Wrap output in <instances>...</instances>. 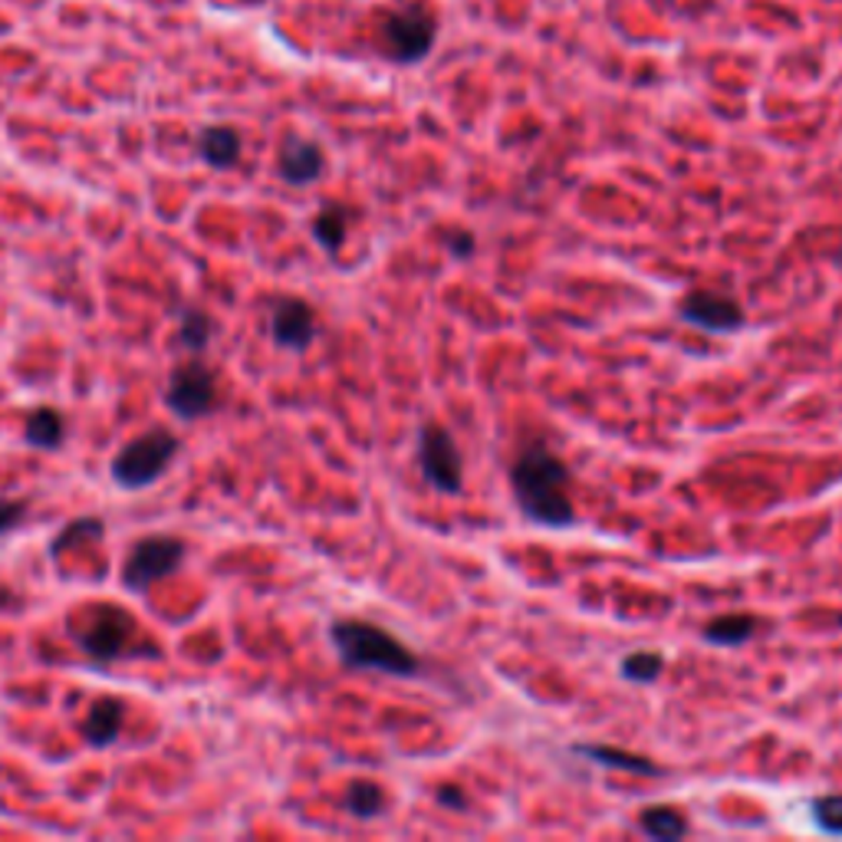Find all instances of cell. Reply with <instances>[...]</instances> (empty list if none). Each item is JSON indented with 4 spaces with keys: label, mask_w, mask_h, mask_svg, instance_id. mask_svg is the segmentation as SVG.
I'll return each mask as SVG.
<instances>
[{
    "label": "cell",
    "mask_w": 842,
    "mask_h": 842,
    "mask_svg": "<svg viewBox=\"0 0 842 842\" xmlns=\"http://www.w3.org/2000/svg\"><path fill=\"white\" fill-rule=\"evenodd\" d=\"M573 474L566 461H560L550 448L530 444L511 464V487L517 497V508L524 517L544 527H570L576 521L573 497H570Z\"/></svg>",
    "instance_id": "cell-1"
},
{
    "label": "cell",
    "mask_w": 842,
    "mask_h": 842,
    "mask_svg": "<svg viewBox=\"0 0 842 842\" xmlns=\"http://www.w3.org/2000/svg\"><path fill=\"white\" fill-rule=\"evenodd\" d=\"M329 642L335 655H340V661L356 671H382V675H395V679H415L422 671V658L402 638L363 619L332 622Z\"/></svg>",
    "instance_id": "cell-2"
},
{
    "label": "cell",
    "mask_w": 842,
    "mask_h": 842,
    "mask_svg": "<svg viewBox=\"0 0 842 842\" xmlns=\"http://www.w3.org/2000/svg\"><path fill=\"white\" fill-rule=\"evenodd\" d=\"M182 441L168 431V428H148L145 435L132 438L115 457H112V480L125 490H142V487H151L164 471L168 464L175 461Z\"/></svg>",
    "instance_id": "cell-3"
},
{
    "label": "cell",
    "mask_w": 842,
    "mask_h": 842,
    "mask_svg": "<svg viewBox=\"0 0 842 842\" xmlns=\"http://www.w3.org/2000/svg\"><path fill=\"white\" fill-rule=\"evenodd\" d=\"M182 563H185V544L179 537H161V534L142 537L122 563V583L132 593H145L158 579L179 573Z\"/></svg>",
    "instance_id": "cell-4"
},
{
    "label": "cell",
    "mask_w": 842,
    "mask_h": 842,
    "mask_svg": "<svg viewBox=\"0 0 842 842\" xmlns=\"http://www.w3.org/2000/svg\"><path fill=\"white\" fill-rule=\"evenodd\" d=\"M132 632H135L132 612H125V609L115 606V602H93L86 625L76 632V642H80V648H83L89 658H96V661H115V658L129 648Z\"/></svg>",
    "instance_id": "cell-5"
},
{
    "label": "cell",
    "mask_w": 842,
    "mask_h": 842,
    "mask_svg": "<svg viewBox=\"0 0 842 842\" xmlns=\"http://www.w3.org/2000/svg\"><path fill=\"white\" fill-rule=\"evenodd\" d=\"M418 464L425 480L441 493H461L464 487V461L448 428L428 422L418 438Z\"/></svg>",
    "instance_id": "cell-6"
},
{
    "label": "cell",
    "mask_w": 842,
    "mask_h": 842,
    "mask_svg": "<svg viewBox=\"0 0 842 842\" xmlns=\"http://www.w3.org/2000/svg\"><path fill=\"white\" fill-rule=\"evenodd\" d=\"M164 405L172 408L179 418L195 422L202 415H208L211 408H218V379L208 366L202 363H188L182 366L172 382H168L164 392Z\"/></svg>",
    "instance_id": "cell-7"
},
{
    "label": "cell",
    "mask_w": 842,
    "mask_h": 842,
    "mask_svg": "<svg viewBox=\"0 0 842 842\" xmlns=\"http://www.w3.org/2000/svg\"><path fill=\"white\" fill-rule=\"evenodd\" d=\"M382 44L395 63H418L435 47V21L418 11L389 14L382 24Z\"/></svg>",
    "instance_id": "cell-8"
},
{
    "label": "cell",
    "mask_w": 842,
    "mask_h": 842,
    "mask_svg": "<svg viewBox=\"0 0 842 842\" xmlns=\"http://www.w3.org/2000/svg\"><path fill=\"white\" fill-rule=\"evenodd\" d=\"M679 316L705 332H734L747 322L737 300H731L724 293H708V290H692L682 300Z\"/></svg>",
    "instance_id": "cell-9"
},
{
    "label": "cell",
    "mask_w": 842,
    "mask_h": 842,
    "mask_svg": "<svg viewBox=\"0 0 842 842\" xmlns=\"http://www.w3.org/2000/svg\"><path fill=\"white\" fill-rule=\"evenodd\" d=\"M270 332L277 346L283 350H293V353H303L313 335H316V313L306 300H296V296H286L273 306V316H270Z\"/></svg>",
    "instance_id": "cell-10"
},
{
    "label": "cell",
    "mask_w": 842,
    "mask_h": 842,
    "mask_svg": "<svg viewBox=\"0 0 842 842\" xmlns=\"http://www.w3.org/2000/svg\"><path fill=\"white\" fill-rule=\"evenodd\" d=\"M322 148L306 138H286L280 148V179L286 185H309L322 175Z\"/></svg>",
    "instance_id": "cell-11"
},
{
    "label": "cell",
    "mask_w": 842,
    "mask_h": 842,
    "mask_svg": "<svg viewBox=\"0 0 842 842\" xmlns=\"http://www.w3.org/2000/svg\"><path fill=\"white\" fill-rule=\"evenodd\" d=\"M122 724H125V705L119 698H99L83 718V741L89 747H109L122 734Z\"/></svg>",
    "instance_id": "cell-12"
},
{
    "label": "cell",
    "mask_w": 842,
    "mask_h": 842,
    "mask_svg": "<svg viewBox=\"0 0 842 842\" xmlns=\"http://www.w3.org/2000/svg\"><path fill=\"white\" fill-rule=\"evenodd\" d=\"M638 826L645 829V835L661 839V842H675V839L688 835V816L679 806H668V803L645 806L638 813Z\"/></svg>",
    "instance_id": "cell-13"
},
{
    "label": "cell",
    "mask_w": 842,
    "mask_h": 842,
    "mask_svg": "<svg viewBox=\"0 0 842 842\" xmlns=\"http://www.w3.org/2000/svg\"><path fill=\"white\" fill-rule=\"evenodd\" d=\"M198 151H202V158H205L211 168H218V172H224V168L237 164V158H241V138H237V132H234V129H228V125H215V129H205V132H202V138H198Z\"/></svg>",
    "instance_id": "cell-14"
},
{
    "label": "cell",
    "mask_w": 842,
    "mask_h": 842,
    "mask_svg": "<svg viewBox=\"0 0 842 842\" xmlns=\"http://www.w3.org/2000/svg\"><path fill=\"white\" fill-rule=\"evenodd\" d=\"M757 629H760V622H757L754 615L734 612V615H718V619H711V622L701 629V635H705V642H711V645H728V648H734V645L751 642V638L757 635Z\"/></svg>",
    "instance_id": "cell-15"
},
{
    "label": "cell",
    "mask_w": 842,
    "mask_h": 842,
    "mask_svg": "<svg viewBox=\"0 0 842 842\" xmlns=\"http://www.w3.org/2000/svg\"><path fill=\"white\" fill-rule=\"evenodd\" d=\"M24 438L27 444L34 448H44V451H53L63 444L66 438V422L57 408H37L27 415V425H24Z\"/></svg>",
    "instance_id": "cell-16"
},
{
    "label": "cell",
    "mask_w": 842,
    "mask_h": 842,
    "mask_svg": "<svg viewBox=\"0 0 842 842\" xmlns=\"http://www.w3.org/2000/svg\"><path fill=\"white\" fill-rule=\"evenodd\" d=\"M350 221H353V215H350L343 205H326V208L319 211V218L313 221V237H316V244H319L326 254H335V251L346 244Z\"/></svg>",
    "instance_id": "cell-17"
},
{
    "label": "cell",
    "mask_w": 842,
    "mask_h": 842,
    "mask_svg": "<svg viewBox=\"0 0 842 842\" xmlns=\"http://www.w3.org/2000/svg\"><path fill=\"white\" fill-rule=\"evenodd\" d=\"M583 757L602 764V767H612V770H629V773H645V777H661V767H655L648 757H638V754H625V751H615V747H576Z\"/></svg>",
    "instance_id": "cell-18"
},
{
    "label": "cell",
    "mask_w": 842,
    "mask_h": 842,
    "mask_svg": "<svg viewBox=\"0 0 842 842\" xmlns=\"http://www.w3.org/2000/svg\"><path fill=\"white\" fill-rule=\"evenodd\" d=\"M102 534H106V524H102L99 517H80V521H70V524L60 530V537L50 544V557H53V560H60L70 547H76V544H96V540H102Z\"/></svg>",
    "instance_id": "cell-19"
},
{
    "label": "cell",
    "mask_w": 842,
    "mask_h": 842,
    "mask_svg": "<svg viewBox=\"0 0 842 842\" xmlns=\"http://www.w3.org/2000/svg\"><path fill=\"white\" fill-rule=\"evenodd\" d=\"M382 806H386V793H382L379 783H373V780H356V783H350V790H346V809H350L356 819H373V816L382 813Z\"/></svg>",
    "instance_id": "cell-20"
},
{
    "label": "cell",
    "mask_w": 842,
    "mask_h": 842,
    "mask_svg": "<svg viewBox=\"0 0 842 842\" xmlns=\"http://www.w3.org/2000/svg\"><path fill=\"white\" fill-rule=\"evenodd\" d=\"M661 671H664V658H661L658 651H632V655H625V661H622V675H625L629 682H638V685L658 682Z\"/></svg>",
    "instance_id": "cell-21"
},
{
    "label": "cell",
    "mask_w": 842,
    "mask_h": 842,
    "mask_svg": "<svg viewBox=\"0 0 842 842\" xmlns=\"http://www.w3.org/2000/svg\"><path fill=\"white\" fill-rule=\"evenodd\" d=\"M179 340L185 350L202 353L211 343V319L202 309H185L182 313V329H179Z\"/></svg>",
    "instance_id": "cell-22"
},
{
    "label": "cell",
    "mask_w": 842,
    "mask_h": 842,
    "mask_svg": "<svg viewBox=\"0 0 842 842\" xmlns=\"http://www.w3.org/2000/svg\"><path fill=\"white\" fill-rule=\"evenodd\" d=\"M813 819L822 832L842 835V793H826L813 800Z\"/></svg>",
    "instance_id": "cell-23"
},
{
    "label": "cell",
    "mask_w": 842,
    "mask_h": 842,
    "mask_svg": "<svg viewBox=\"0 0 842 842\" xmlns=\"http://www.w3.org/2000/svg\"><path fill=\"white\" fill-rule=\"evenodd\" d=\"M24 517H27V500H8V497H0V537L14 534Z\"/></svg>",
    "instance_id": "cell-24"
},
{
    "label": "cell",
    "mask_w": 842,
    "mask_h": 842,
    "mask_svg": "<svg viewBox=\"0 0 842 842\" xmlns=\"http://www.w3.org/2000/svg\"><path fill=\"white\" fill-rule=\"evenodd\" d=\"M435 800H438L441 806H448V809H464V806H467V796H464L457 786H441V790H435Z\"/></svg>",
    "instance_id": "cell-25"
},
{
    "label": "cell",
    "mask_w": 842,
    "mask_h": 842,
    "mask_svg": "<svg viewBox=\"0 0 842 842\" xmlns=\"http://www.w3.org/2000/svg\"><path fill=\"white\" fill-rule=\"evenodd\" d=\"M448 247H451L454 257H471V254H474V234H467V231L451 234V237H448Z\"/></svg>",
    "instance_id": "cell-26"
}]
</instances>
